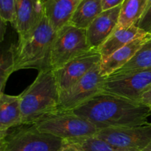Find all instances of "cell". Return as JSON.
Listing matches in <instances>:
<instances>
[{"mask_svg": "<svg viewBox=\"0 0 151 151\" xmlns=\"http://www.w3.org/2000/svg\"><path fill=\"white\" fill-rule=\"evenodd\" d=\"M73 111L98 130L147 124L151 115V108L141 102L106 92L93 96Z\"/></svg>", "mask_w": 151, "mask_h": 151, "instance_id": "6da1fadb", "label": "cell"}, {"mask_svg": "<svg viewBox=\"0 0 151 151\" xmlns=\"http://www.w3.org/2000/svg\"><path fill=\"white\" fill-rule=\"evenodd\" d=\"M57 30L44 15L33 30L16 44H12L14 54V70L35 69L38 72L51 69L50 54Z\"/></svg>", "mask_w": 151, "mask_h": 151, "instance_id": "7a4b0ae2", "label": "cell"}, {"mask_svg": "<svg viewBox=\"0 0 151 151\" xmlns=\"http://www.w3.org/2000/svg\"><path fill=\"white\" fill-rule=\"evenodd\" d=\"M23 124H33L59 109L60 90L52 69L38 72L33 82L20 94Z\"/></svg>", "mask_w": 151, "mask_h": 151, "instance_id": "3957f363", "label": "cell"}, {"mask_svg": "<svg viewBox=\"0 0 151 151\" xmlns=\"http://www.w3.org/2000/svg\"><path fill=\"white\" fill-rule=\"evenodd\" d=\"M64 140L40 131L33 124L10 128L0 137V151H60Z\"/></svg>", "mask_w": 151, "mask_h": 151, "instance_id": "277c9868", "label": "cell"}, {"mask_svg": "<svg viewBox=\"0 0 151 151\" xmlns=\"http://www.w3.org/2000/svg\"><path fill=\"white\" fill-rule=\"evenodd\" d=\"M33 124L40 131L63 140L93 136L98 131L95 126L73 110L62 109L44 115Z\"/></svg>", "mask_w": 151, "mask_h": 151, "instance_id": "5b68a950", "label": "cell"}, {"mask_svg": "<svg viewBox=\"0 0 151 151\" xmlns=\"http://www.w3.org/2000/svg\"><path fill=\"white\" fill-rule=\"evenodd\" d=\"M91 49L86 30L67 24L57 31L50 54V68L52 70L58 69Z\"/></svg>", "mask_w": 151, "mask_h": 151, "instance_id": "8992f818", "label": "cell"}, {"mask_svg": "<svg viewBox=\"0 0 151 151\" xmlns=\"http://www.w3.org/2000/svg\"><path fill=\"white\" fill-rule=\"evenodd\" d=\"M151 86V68L116 71L106 77L103 92L140 102L143 93Z\"/></svg>", "mask_w": 151, "mask_h": 151, "instance_id": "52a82bcc", "label": "cell"}, {"mask_svg": "<svg viewBox=\"0 0 151 151\" xmlns=\"http://www.w3.org/2000/svg\"><path fill=\"white\" fill-rule=\"evenodd\" d=\"M96 135L117 151H140L151 141V122L101 129Z\"/></svg>", "mask_w": 151, "mask_h": 151, "instance_id": "ba28073f", "label": "cell"}, {"mask_svg": "<svg viewBox=\"0 0 151 151\" xmlns=\"http://www.w3.org/2000/svg\"><path fill=\"white\" fill-rule=\"evenodd\" d=\"M100 65L94 67L67 90L60 92L59 109L73 110L103 92V85L106 77L100 73Z\"/></svg>", "mask_w": 151, "mask_h": 151, "instance_id": "9c48e42d", "label": "cell"}, {"mask_svg": "<svg viewBox=\"0 0 151 151\" xmlns=\"http://www.w3.org/2000/svg\"><path fill=\"white\" fill-rule=\"evenodd\" d=\"M101 62L98 50L92 48L53 70L60 92L69 88Z\"/></svg>", "mask_w": 151, "mask_h": 151, "instance_id": "30bf717a", "label": "cell"}, {"mask_svg": "<svg viewBox=\"0 0 151 151\" xmlns=\"http://www.w3.org/2000/svg\"><path fill=\"white\" fill-rule=\"evenodd\" d=\"M121 7L103 10L86 28L87 40L91 48H98L116 29Z\"/></svg>", "mask_w": 151, "mask_h": 151, "instance_id": "8fae6325", "label": "cell"}, {"mask_svg": "<svg viewBox=\"0 0 151 151\" xmlns=\"http://www.w3.org/2000/svg\"><path fill=\"white\" fill-rule=\"evenodd\" d=\"M16 22L14 28L22 38L39 23L44 16L43 1L38 0H16Z\"/></svg>", "mask_w": 151, "mask_h": 151, "instance_id": "7c38bea8", "label": "cell"}, {"mask_svg": "<svg viewBox=\"0 0 151 151\" xmlns=\"http://www.w3.org/2000/svg\"><path fill=\"white\" fill-rule=\"evenodd\" d=\"M150 36L151 33H148L144 36L136 38L102 61L100 65L102 75L108 77L125 66Z\"/></svg>", "mask_w": 151, "mask_h": 151, "instance_id": "4fadbf2b", "label": "cell"}, {"mask_svg": "<svg viewBox=\"0 0 151 151\" xmlns=\"http://www.w3.org/2000/svg\"><path fill=\"white\" fill-rule=\"evenodd\" d=\"M81 0H44V15L53 28L58 30L69 23Z\"/></svg>", "mask_w": 151, "mask_h": 151, "instance_id": "5bb4252c", "label": "cell"}, {"mask_svg": "<svg viewBox=\"0 0 151 151\" xmlns=\"http://www.w3.org/2000/svg\"><path fill=\"white\" fill-rule=\"evenodd\" d=\"M148 33H149L140 29L136 25L128 28H120L117 26L109 38L97 48L101 55L102 61L133 40L144 36Z\"/></svg>", "mask_w": 151, "mask_h": 151, "instance_id": "9a60e30c", "label": "cell"}, {"mask_svg": "<svg viewBox=\"0 0 151 151\" xmlns=\"http://www.w3.org/2000/svg\"><path fill=\"white\" fill-rule=\"evenodd\" d=\"M23 124L20 95L12 96L0 93V137L7 130Z\"/></svg>", "mask_w": 151, "mask_h": 151, "instance_id": "2e32d148", "label": "cell"}, {"mask_svg": "<svg viewBox=\"0 0 151 151\" xmlns=\"http://www.w3.org/2000/svg\"><path fill=\"white\" fill-rule=\"evenodd\" d=\"M103 11L101 0H81L69 24L86 30Z\"/></svg>", "mask_w": 151, "mask_h": 151, "instance_id": "e0dca14e", "label": "cell"}, {"mask_svg": "<svg viewBox=\"0 0 151 151\" xmlns=\"http://www.w3.org/2000/svg\"><path fill=\"white\" fill-rule=\"evenodd\" d=\"M147 0H125L122 4L118 27L128 28L136 25L144 14Z\"/></svg>", "mask_w": 151, "mask_h": 151, "instance_id": "ac0fdd59", "label": "cell"}, {"mask_svg": "<svg viewBox=\"0 0 151 151\" xmlns=\"http://www.w3.org/2000/svg\"><path fill=\"white\" fill-rule=\"evenodd\" d=\"M64 142L75 147L79 151H117L97 135L64 140Z\"/></svg>", "mask_w": 151, "mask_h": 151, "instance_id": "d6986e66", "label": "cell"}, {"mask_svg": "<svg viewBox=\"0 0 151 151\" xmlns=\"http://www.w3.org/2000/svg\"><path fill=\"white\" fill-rule=\"evenodd\" d=\"M150 68H151V36L140 47L135 56L125 66L117 71L132 70Z\"/></svg>", "mask_w": 151, "mask_h": 151, "instance_id": "ffe728a7", "label": "cell"}, {"mask_svg": "<svg viewBox=\"0 0 151 151\" xmlns=\"http://www.w3.org/2000/svg\"><path fill=\"white\" fill-rule=\"evenodd\" d=\"M14 70V54L13 46H10L5 51L2 52L0 62V93H4V87L10 76Z\"/></svg>", "mask_w": 151, "mask_h": 151, "instance_id": "44dd1931", "label": "cell"}, {"mask_svg": "<svg viewBox=\"0 0 151 151\" xmlns=\"http://www.w3.org/2000/svg\"><path fill=\"white\" fill-rule=\"evenodd\" d=\"M1 22H10L13 26L16 22V0H0Z\"/></svg>", "mask_w": 151, "mask_h": 151, "instance_id": "7402d4cb", "label": "cell"}, {"mask_svg": "<svg viewBox=\"0 0 151 151\" xmlns=\"http://www.w3.org/2000/svg\"><path fill=\"white\" fill-rule=\"evenodd\" d=\"M136 25L145 32L151 33V0H147L144 14Z\"/></svg>", "mask_w": 151, "mask_h": 151, "instance_id": "603a6c76", "label": "cell"}, {"mask_svg": "<svg viewBox=\"0 0 151 151\" xmlns=\"http://www.w3.org/2000/svg\"><path fill=\"white\" fill-rule=\"evenodd\" d=\"M125 0H101L103 10H107L122 5Z\"/></svg>", "mask_w": 151, "mask_h": 151, "instance_id": "cb8c5ba5", "label": "cell"}, {"mask_svg": "<svg viewBox=\"0 0 151 151\" xmlns=\"http://www.w3.org/2000/svg\"><path fill=\"white\" fill-rule=\"evenodd\" d=\"M141 103L151 108V86L142 96L139 101Z\"/></svg>", "mask_w": 151, "mask_h": 151, "instance_id": "d4e9b609", "label": "cell"}, {"mask_svg": "<svg viewBox=\"0 0 151 151\" xmlns=\"http://www.w3.org/2000/svg\"><path fill=\"white\" fill-rule=\"evenodd\" d=\"M60 151H79L78 149L73 147L72 145L69 144L65 143L64 142V145L63 146V147L60 150Z\"/></svg>", "mask_w": 151, "mask_h": 151, "instance_id": "484cf974", "label": "cell"}, {"mask_svg": "<svg viewBox=\"0 0 151 151\" xmlns=\"http://www.w3.org/2000/svg\"><path fill=\"white\" fill-rule=\"evenodd\" d=\"M140 151H151V141L149 142L148 144H147V146L144 148V149H142V150H140Z\"/></svg>", "mask_w": 151, "mask_h": 151, "instance_id": "4316f807", "label": "cell"}, {"mask_svg": "<svg viewBox=\"0 0 151 151\" xmlns=\"http://www.w3.org/2000/svg\"><path fill=\"white\" fill-rule=\"evenodd\" d=\"M38 1H44V0H38Z\"/></svg>", "mask_w": 151, "mask_h": 151, "instance_id": "83f0119b", "label": "cell"}]
</instances>
